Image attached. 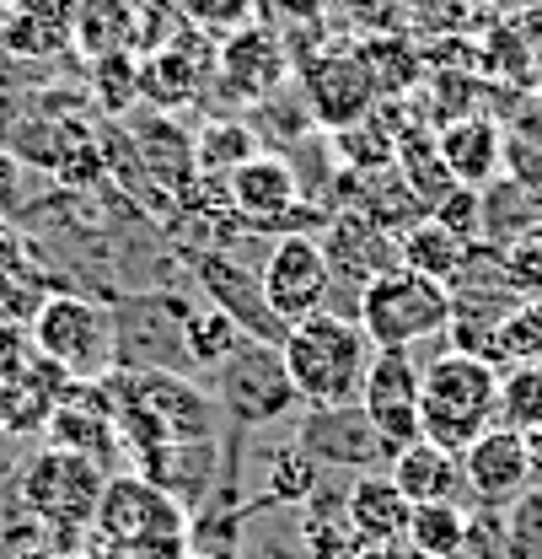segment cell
Masks as SVG:
<instances>
[{
	"label": "cell",
	"instance_id": "17",
	"mask_svg": "<svg viewBox=\"0 0 542 559\" xmlns=\"http://www.w3.org/2000/svg\"><path fill=\"white\" fill-rule=\"evenodd\" d=\"M75 49V0H11L0 27V55L60 60Z\"/></svg>",
	"mask_w": 542,
	"mask_h": 559
},
{
	"label": "cell",
	"instance_id": "23",
	"mask_svg": "<svg viewBox=\"0 0 542 559\" xmlns=\"http://www.w3.org/2000/svg\"><path fill=\"white\" fill-rule=\"evenodd\" d=\"M398 259H404V270H419V275L451 285V280L468 270L473 242H468V237H457L451 226H441L435 215H419L404 237H398Z\"/></svg>",
	"mask_w": 542,
	"mask_h": 559
},
{
	"label": "cell",
	"instance_id": "5",
	"mask_svg": "<svg viewBox=\"0 0 542 559\" xmlns=\"http://www.w3.org/2000/svg\"><path fill=\"white\" fill-rule=\"evenodd\" d=\"M108 544L130 549V555L145 559H167L183 555L189 544V511L178 495H167L161 485H150L145 474H113L103 485V500H97V522H92Z\"/></svg>",
	"mask_w": 542,
	"mask_h": 559
},
{
	"label": "cell",
	"instance_id": "27",
	"mask_svg": "<svg viewBox=\"0 0 542 559\" xmlns=\"http://www.w3.org/2000/svg\"><path fill=\"white\" fill-rule=\"evenodd\" d=\"M264 145L253 135L248 119H209L200 135H194V156H200V173L209 178H231L248 156H258Z\"/></svg>",
	"mask_w": 542,
	"mask_h": 559
},
{
	"label": "cell",
	"instance_id": "22",
	"mask_svg": "<svg viewBox=\"0 0 542 559\" xmlns=\"http://www.w3.org/2000/svg\"><path fill=\"white\" fill-rule=\"evenodd\" d=\"M145 49V11L140 0H75V55L103 60Z\"/></svg>",
	"mask_w": 542,
	"mask_h": 559
},
{
	"label": "cell",
	"instance_id": "7",
	"mask_svg": "<svg viewBox=\"0 0 542 559\" xmlns=\"http://www.w3.org/2000/svg\"><path fill=\"white\" fill-rule=\"evenodd\" d=\"M103 468L81 452L65 447H44L27 468H22V506L44 522V527H86L97 522V500H103Z\"/></svg>",
	"mask_w": 542,
	"mask_h": 559
},
{
	"label": "cell",
	"instance_id": "33",
	"mask_svg": "<svg viewBox=\"0 0 542 559\" xmlns=\"http://www.w3.org/2000/svg\"><path fill=\"white\" fill-rule=\"evenodd\" d=\"M178 16L209 38H231L258 22V0H178Z\"/></svg>",
	"mask_w": 542,
	"mask_h": 559
},
{
	"label": "cell",
	"instance_id": "6",
	"mask_svg": "<svg viewBox=\"0 0 542 559\" xmlns=\"http://www.w3.org/2000/svg\"><path fill=\"white\" fill-rule=\"evenodd\" d=\"M209 393L242 425H264V419H279L285 409L301 404V393L285 371V349L269 345V340H253V334L209 371Z\"/></svg>",
	"mask_w": 542,
	"mask_h": 559
},
{
	"label": "cell",
	"instance_id": "41",
	"mask_svg": "<svg viewBox=\"0 0 542 559\" xmlns=\"http://www.w3.org/2000/svg\"><path fill=\"white\" fill-rule=\"evenodd\" d=\"M183 559H215V555H200V549H194V555H183Z\"/></svg>",
	"mask_w": 542,
	"mask_h": 559
},
{
	"label": "cell",
	"instance_id": "13",
	"mask_svg": "<svg viewBox=\"0 0 542 559\" xmlns=\"http://www.w3.org/2000/svg\"><path fill=\"white\" fill-rule=\"evenodd\" d=\"M296 447L312 452L323 468H376V463H393V452L382 447V436L371 430V419L360 404H339V409H317L306 404V419L296 430Z\"/></svg>",
	"mask_w": 542,
	"mask_h": 559
},
{
	"label": "cell",
	"instance_id": "26",
	"mask_svg": "<svg viewBox=\"0 0 542 559\" xmlns=\"http://www.w3.org/2000/svg\"><path fill=\"white\" fill-rule=\"evenodd\" d=\"M49 447H65V452H81V457H92L97 468L108 463V447L119 441L113 430V409L103 404V409H81V404H55V415H49Z\"/></svg>",
	"mask_w": 542,
	"mask_h": 559
},
{
	"label": "cell",
	"instance_id": "18",
	"mask_svg": "<svg viewBox=\"0 0 542 559\" xmlns=\"http://www.w3.org/2000/svg\"><path fill=\"white\" fill-rule=\"evenodd\" d=\"M130 145H135L145 178L178 205V194L200 178V156H194V135L172 119V114H150L140 119V130H130Z\"/></svg>",
	"mask_w": 542,
	"mask_h": 559
},
{
	"label": "cell",
	"instance_id": "32",
	"mask_svg": "<svg viewBox=\"0 0 542 559\" xmlns=\"http://www.w3.org/2000/svg\"><path fill=\"white\" fill-rule=\"evenodd\" d=\"M323 489V463L312 457V452H301V447H285L279 457L269 463V495L274 500H290V506H301V500H312Z\"/></svg>",
	"mask_w": 542,
	"mask_h": 559
},
{
	"label": "cell",
	"instance_id": "36",
	"mask_svg": "<svg viewBox=\"0 0 542 559\" xmlns=\"http://www.w3.org/2000/svg\"><path fill=\"white\" fill-rule=\"evenodd\" d=\"M430 215H435L441 226H451L457 237H468V242H473L478 231H483V194L468 189V183H457V189H446V194L430 205Z\"/></svg>",
	"mask_w": 542,
	"mask_h": 559
},
{
	"label": "cell",
	"instance_id": "25",
	"mask_svg": "<svg viewBox=\"0 0 542 559\" xmlns=\"http://www.w3.org/2000/svg\"><path fill=\"white\" fill-rule=\"evenodd\" d=\"M468 522H473V506H462V500H424L408 516L404 544L419 559H446L468 544Z\"/></svg>",
	"mask_w": 542,
	"mask_h": 559
},
{
	"label": "cell",
	"instance_id": "8",
	"mask_svg": "<svg viewBox=\"0 0 542 559\" xmlns=\"http://www.w3.org/2000/svg\"><path fill=\"white\" fill-rule=\"evenodd\" d=\"M258 285H264V301L269 312L290 329L312 312H323L328 290H334V270H328V253L312 231H285L269 248L264 270H258Z\"/></svg>",
	"mask_w": 542,
	"mask_h": 559
},
{
	"label": "cell",
	"instance_id": "2",
	"mask_svg": "<svg viewBox=\"0 0 542 559\" xmlns=\"http://www.w3.org/2000/svg\"><path fill=\"white\" fill-rule=\"evenodd\" d=\"M499 425V366L473 349H441L419 377V430L451 452H468Z\"/></svg>",
	"mask_w": 542,
	"mask_h": 559
},
{
	"label": "cell",
	"instance_id": "12",
	"mask_svg": "<svg viewBox=\"0 0 542 559\" xmlns=\"http://www.w3.org/2000/svg\"><path fill=\"white\" fill-rule=\"evenodd\" d=\"M301 92L312 103V119L328 130H349L376 108V86L360 66L354 49H334V55H312L301 66Z\"/></svg>",
	"mask_w": 542,
	"mask_h": 559
},
{
	"label": "cell",
	"instance_id": "29",
	"mask_svg": "<svg viewBox=\"0 0 542 559\" xmlns=\"http://www.w3.org/2000/svg\"><path fill=\"white\" fill-rule=\"evenodd\" d=\"M92 97H97L113 119H124V114L135 108L140 103V55L135 49L92 60Z\"/></svg>",
	"mask_w": 542,
	"mask_h": 559
},
{
	"label": "cell",
	"instance_id": "11",
	"mask_svg": "<svg viewBox=\"0 0 542 559\" xmlns=\"http://www.w3.org/2000/svg\"><path fill=\"white\" fill-rule=\"evenodd\" d=\"M285 75H290V55H285V44H279L274 27L253 22V27L220 38V55H215V86H220V97H231V103H264L274 86H285Z\"/></svg>",
	"mask_w": 542,
	"mask_h": 559
},
{
	"label": "cell",
	"instance_id": "9",
	"mask_svg": "<svg viewBox=\"0 0 542 559\" xmlns=\"http://www.w3.org/2000/svg\"><path fill=\"white\" fill-rule=\"evenodd\" d=\"M419 377L424 366L413 360V349H376L365 388H360V409L371 419V430L382 436L387 452H398L408 441H419Z\"/></svg>",
	"mask_w": 542,
	"mask_h": 559
},
{
	"label": "cell",
	"instance_id": "3",
	"mask_svg": "<svg viewBox=\"0 0 542 559\" xmlns=\"http://www.w3.org/2000/svg\"><path fill=\"white\" fill-rule=\"evenodd\" d=\"M354 323L365 329V340L376 349H413L451 329V285L398 264V270L360 285Z\"/></svg>",
	"mask_w": 542,
	"mask_h": 559
},
{
	"label": "cell",
	"instance_id": "34",
	"mask_svg": "<svg viewBox=\"0 0 542 559\" xmlns=\"http://www.w3.org/2000/svg\"><path fill=\"white\" fill-rule=\"evenodd\" d=\"M505 549L510 559H542V479L505 506Z\"/></svg>",
	"mask_w": 542,
	"mask_h": 559
},
{
	"label": "cell",
	"instance_id": "1",
	"mask_svg": "<svg viewBox=\"0 0 542 559\" xmlns=\"http://www.w3.org/2000/svg\"><path fill=\"white\" fill-rule=\"evenodd\" d=\"M279 349H285V371H290L301 404H317V409L360 404L376 345L365 340V329L354 318H339V312L323 307V312L290 323Z\"/></svg>",
	"mask_w": 542,
	"mask_h": 559
},
{
	"label": "cell",
	"instance_id": "38",
	"mask_svg": "<svg viewBox=\"0 0 542 559\" xmlns=\"http://www.w3.org/2000/svg\"><path fill=\"white\" fill-rule=\"evenodd\" d=\"M27 253H33V248H27V231H22L11 215H0V280L11 275V270H22Z\"/></svg>",
	"mask_w": 542,
	"mask_h": 559
},
{
	"label": "cell",
	"instance_id": "21",
	"mask_svg": "<svg viewBox=\"0 0 542 559\" xmlns=\"http://www.w3.org/2000/svg\"><path fill=\"white\" fill-rule=\"evenodd\" d=\"M387 474H393V485L404 489L413 506H424V500H457V489H462V452L419 436V441H408V447L393 452Z\"/></svg>",
	"mask_w": 542,
	"mask_h": 559
},
{
	"label": "cell",
	"instance_id": "16",
	"mask_svg": "<svg viewBox=\"0 0 542 559\" xmlns=\"http://www.w3.org/2000/svg\"><path fill=\"white\" fill-rule=\"evenodd\" d=\"M189 264H194V275H200L204 296H209L215 307H226L253 340L285 345V323L269 312L264 285H258V275L242 270V259H231V253H220V248H204V253H189Z\"/></svg>",
	"mask_w": 542,
	"mask_h": 559
},
{
	"label": "cell",
	"instance_id": "4",
	"mask_svg": "<svg viewBox=\"0 0 542 559\" xmlns=\"http://www.w3.org/2000/svg\"><path fill=\"white\" fill-rule=\"evenodd\" d=\"M33 349L55 360L70 382H103L119 366V323L113 307L81 290H55L33 318Z\"/></svg>",
	"mask_w": 542,
	"mask_h": 559
},
{
	"label": "cell",
	"instance_id": "10",
	"mask_svg": "<svg viewBox=\"0 0 542 559\" xmlns=\"http://www.w3.org/2000/svg\"><path fill=\"white\" fill-rule=\"evenodd\" d=\"M462 485H468V495H473L478 506H489V511H505L516 495H527V489L538 485L532 457H527V436L510 430V425L483 430L473 447L462 452Z\"/></svg>",
	"mask_w": 542,
	"mask_h": 559
},
{
	"label": "cell",
	"instance_id": "35",
	"mask_svg": "<svg viewBox=\"0 0 542 559\" xmlns=\"http://www.w3.org/2000/svg\"><path fill=\"white\" fill-rule=\"evenodd\" d=\"M499 275H505V290L516 296H542V237H521L499 253Z\"/></svg>",
	"mask_w": 542,
	"mask_h": 559
},
{
	"label": "cell",
	"instance_id": "42",
	"mask_svg": "<svg viewBox=\"0 0 542 559\" xmlns=\"http://www.w3.org/2000/svg\"><path fill=\"white\" fill-rule=\"evenodd\" d=\"M0 27H5V5H0Z\"/></svg>",
	"mask_w": 542,
	"mask_h": 559
},
{
	"label": "cell",
	"instance_id": "28",
	"mask_svg": "<svg viewBox=\"0 0 542 559\" xmlns=\"http://www.w3.org/2000/svg\"><path fill=\"white\" fill-rule=\"evenodd\" d=\"M489 360H505V366H527V360H542V296H527L516 301L494 340H489Z\"/></svg>",
	"mask_w": 542,
	"mask_h": 559
},
{
	"label": "cell",
	"instance_id": "24",
	"mask_svg": "<svg viewBox=\"0 0 542 559\" xmlns=\"http://www.w3.org/2000/svg\"><path fill=\"white\" fill-rule=\"evenodd\" d=\"M242 340H248V329L226 307H215L209 296L183 307V360H189V371H215Z\"/></svg>",
	"mask_w": 542,
	"mask_h": 559
},
{
	"label": "cell",
	"instance_id": "37",
	"mask_svg": "<svg viewBox=\"0 0 542 559\" xmlns=\"http://www.w3.org/2000/svg\"><path fill=\"white\" fill-rule=\"evenodd\" d=\"M22 205H27V162L11 145H0V215H16Z\"/></svg>",
	"mask_w": 542,
	"mask_h": 559
},
{
	"label": "cell",
	"instance_id": "19",
	"mask_svg": "<svg viewBox=\"0 0 542 559\" xmlns=\"http://www.w3.org/2000/svg\"><path fill=\"white\" fill-rule=\"evenodd\" d=\"M413 500L393 485V474H360L344 495V527L354 544H404Z\"/></svg>",
	"mask_w": 542,
	"mask_h": 559
},
{
	"label": "cell",
	"instance_id": "43",
	"mask_svg": "<svg viewBox=\"0 0 542 559\" xmlns=\"http://www.w3.org/2000/svg\"><path fill=\"white\" fill-rule=\"evenodd\" d=\"M0 5H11V0H0Z\"/></svg>",
	"mask_w": 542,
	"mask_h": 559
},
{
	"label": "cell",
	"instance_id": "15",
	"mask_svg": "<svg viewBox=\"0 0 542 559\" xmlns=\"http://www.w3.org/2000/svg\"><path fill=\"white\" fill-rule=\"evenodd\" d=\"M317 242H323V253H328L334 280H354V285H365V280H376L404 264V259H398V237L382 231L371 215H360V210H349V205L328 210Z\"/></svg>",
	"mask_w": 542,
	"mask_h": 559
},
{
	"label": "cell",
	"instance_id": "14",
	"mask_svg": "<svg viewBox=\"0 0 542 559\" xmlns=\"http://www.w3.org/2000/svg\"><path fill=\"white\" fill-rule=\"evenodd\" d=\"M226 194H231L237 221H248L253 231H274V226H285V215H296V210L306 205L296 167H290L285 156H274V151L248 156V162L226 178Z\"/></svg>",
	"mask_w": 542,
	"mask_h": 559
},
{
	"label": "cell",
	"instance_id": "39",
	"mask_svg": "<svg viewBox=\"0 0 542 559\" xmlns=\"http://www.w3.org/2000/svg\"><path fill=\"white\" fill-rule=\"evenodd\" d=\"M527 436V457H532V474L542 479V425H532V430H521Z\"/></svg>",
	"mask_w": 542,
	"mask_h": 559
},
{
	"label": "cell",
	"instance_id": "40",
	"mask_svg": "<svg viewBox=\"0 0 542 559\" xmlns=\"http://www.w3.org/2000/svg\"><path fill=\"white\" fill-rule=\"evenodd\" d=\"M446 559H473V555H468V549H457V555H446Z\"/></svg>",
	"mask_w": 542,
	"mask_h": 559
},
{
	"label": "cell",
	"instance_id": "20",
	"mask_svg": "<svg viewBox=\"0 0 542 559\" xmlns=\"http://www.w3.org/2000/svg\"><path fill=\"white\" fill-rule=\"evenodd\" d=\"M441 156H446V173L457 178V183H468V189H483L494 173H499V162H505V130L494 124V119H483V114H462V119H446L441 130Z\"/></svg>",
	"mask_w": 542,
	"mask_h": 559
},
{
	"label": "cell",
	"instance_id": "31",
	"mask_svg": "<svg viewBox=\"0 0 542 559\" xmlns=\"http://www.w3.org/2000/svg\"><path fill=\"white\" fill-rule=\"evenodd\" d=\"M360 66H365V75H371V86H376V97L382 92H404V86H413V49L408 44H398V38H365L360 49Z\"/></svg>",
	"mask_w": 542,
	"mask_h": 559
},
{
	"label": "cell",
	"instance_id": "30",
	"mask_svg": "<svg viewBox=\"0 0 542 559\" xmlns=\"http://www.w3.org/2000/svg\"><path fill=\"white\" fill-rule=\"evenodd\" d=\"M499 425H510V430L542 425V360L510 366L499 377Z\"/></svg>",
	"mask_w": 542,
	"mask_h": 559
}]
</instances>
